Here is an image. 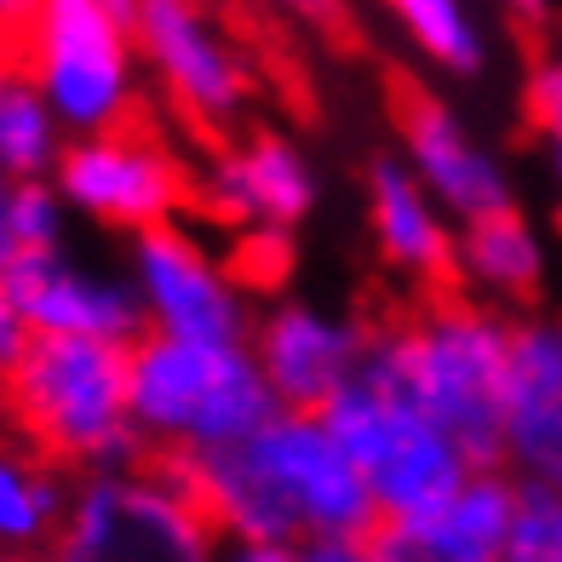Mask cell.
<instances>
[{
  "instance_id": "6da1fadb",
  "label": "cell",
  "mask_w": 562,
  "mask_h": 562,
  "mask_svg": "<svg viewBox=\"0 0 562 562\" xmlns=\"http://www.w3.org/2000/svg\"><path fill=\"white\" fill-rule=\"evenodd\" d=\"M184 476L218 540H276L311 551L334 540H373L379 528L362 476L322 414L276 407L247 442L195 459Z\"/></svg>"
},
{
  "instance_id": "7a4b0ae2",
  "label": "cell",
  "mask_w": 562,
  "mask_h": 562,
  "mask_svg": "<svg viewBox=\"0 0 562 562\" xmlns=\"http://www.w3.org/2000/svg\"><path fill=\"white\" fill-rule=\"evenodd\" d=\"M368 373L414 396L482 471L505 453V385H510V322L482 299H430L396 327L373 334Z\"/></svg>"
},
{
  "instance_id": "3957f363",
  "label": "cell",
  "mask_w": 562,
  "mask_h": 562,
  "mask_svg": "<svg viewBox=\"0 0 562 562\" xmlns=\"http://www.w3.org/2000/svg\"><path fill=\"white\" fill-rule=\"evenodd\" d=\"M0 419L69 476L133 465L144 453L133 419V350L98 339H30L0 379Z\"/></svg>"
},
{
  "instance_id": "277c9868",
  "label": "cell",
  "mask_w": 562,
  "mask_h": 562,
  "mask_svg": "<svg viewBox=\"0 0 562 562\" xmlns=\"http://www.w3.org/2000/svg\"><path fill=\"white\" fill-rule=\"evenodd\" d=\"M276 414L252 345L218 339H161L133 345V419L144 453L167 465H195L207 453L247 442Z\"/></svg>"
},
{
  "instance_id": "5b68a950",
  "label": "cell",
  "mask_w": 562,
  "mask_h": 562,
  "mask_svg": "<svg viewBox=\"0 0 562 562\" xmlns=\"http://www.w3.org/2000/svg\"><path fill=\"white\" fill-rule=\"evenodd\" d=\"M18 75L53 104L69 138L133 126L144 98L138 0H46L18 35Z\"/></svg>"
},
{
  "instance_id": "8992f818",
  "label": "cell",
  "mask_w": 562,
  "mask_h": 562,
  "mask_svg": "<svg viewBox=\"0 0 562 562\" xmlns=\"http://www.w3.org/2000/svg\"><path fill=\"white\" fill-rule=\"evenodd\" d=\"M218 528L207 522L184 465L133 459L121 471L75 476L69 517L53 562H213Z\"/></svg>"
},
{
  "instance_id": "52a82bcc",
  "label": "cell",
  "mask_w": 562,
  "mask_h": 562,
  "mask_svg": "<svg viewBox=\"0 0 562 562\" xmlns=\"http://www.w3.org/2000/svg\"><path fill=\"white\" fill-rule=\"evenodd\" d=\"M322 419L339 437V448L350 453L379 522L419 517V510L453 499L482 471L414 396H402L396 385H385L373 373L345 385L322 407Z\"/></svg>"
},
{
  "instance_id": "ba28073f",
  "label": "cell",
  "mask_w": 562,
  "mask_h": 562,
  "mask_svg": "<svg viewBox=\"0 0 562 562\" xmlns=\"http://www.w3.org/2000/svg\"><path fill=\"white\" fill-rule=\"evenodd\" d=\"M53 190L69 207V218L138 241L161 224H178V213L195 195V178L161 133L115 126V133L69 138Z\"/></svg>"
},
{
  "instance_id": "9c48e42d",
  "label": "cell",
  "mask_w": 562,
  "mask_h": 562,
  "mask_svg": "<svg viewBox=\"0 0 562 562\" xmlns=\"http://www.w3.org/2000/svg\"><path fill=\"white\" fill-rule=\"evenodd\" d=\"M138 53L172 115L224 133L252 110L259 69L207 0H138Z\"/></svg>"
},
{
  "instance_id": "30bf717a",
  "label": "cell",
  "mask_w": 562,
  "mask_h": 562,
  "mask_svg": "<svg viewBox=\"0 0 562 562\" xmlns=\"http://www.w3.org/2000/svg\"><path fill=\"white\" fill-rule=\"evenodd\" d=\"M126 276H133L138 311H144V334L218 339V345L252 339L259 311L247 299V276L184 218L126 241Z\"/></svg>"
},
{
  "instance_id": "8fae6325",
  "label": "cell",
  "mask_w": 562,
  "mask_h": 562,
  "mask_svg": "<svg viewBox=\"0 0 562 562\" xmlns=\"http://www.w3.org/2000/svg\"><path fill=\"white\" fill-rule=\"evenodd\" d=\"M195 201L247 247H276L316 213L322 178L288 133H247L213 149V161L195 172Z\"/></svg>"
},
{
  "instance_id": "7c38bea8",
  "label": "cell",
  "mask_w": 562,
  "mask_h": 562,
  "mask_svg": "<svg viewBox=\"0 0 562 562\" xmlns=\"http://www.w3.org/2000/svg\"><path fill=\"white\" fill-rule=\"evenodd\" d=\"M247 345L276 407L322 414L345 385L368 373L373 327H362L350 311H334L322 299H276L270 311H259Z\"/></svg>"
},
{
  "instance_id": "4fadbf2b",
  "label": "cell",
  "mask_w": 562,
  "mask_h": 562,
  "mask_svg": "<svg viewBox=\"0 0 562 562\" xmlns=\"http://www.w3.org/2000/svg\"><path fill=\"white\" fill-rule=\"evenodd\" d=\"M0 288H7L30 339H98L126 350L144 339V311L126 265H98L69 241L53 252H35Z\"/></svg>"
},
{
  "instance_id": "5bb4252c",
  "label": "cell",
  "mask_w": 562,
  "mask_h": 562,
  "mask_svg": "<svg viewBox=\"0 0 562 562\" xmlns=\"http://www.w3.org/2000/svg\"><path fill=\"white\" fill-rule=\"evenodd\" d=\"M396 138L402 161L419 184L442 201V213L465 229L476 218H494L505 207H517L510 195V172L499 161V149L459 115L448 98L437 92H407L396 110Z\"/></svg>"
},
{
  "instance_id": "9a60e30c",
  "label": "cell",
  "mask_w": 562,
  "mask_h": 562,
  "mask_svg": "<svg viewBox=\"0 0 562 562\" xmlns=\"http://www.w3.org/2000/svg\"><path fill=\"white\" fill-rule=\"evenodd\" d=\"M499 471L533 488H562V311H533L510 322Z\"/></svg>"
},
{
  "instance_id": "2e32d148",
  "label": "cell",
  "mask_w": 562,
  "mask_h": 562,
  "mask_svg": "<svg viewBox=\"0 0 562 562\" xmlns=\"http://www.w3.org/2000/svg\"><path fill=\"white\" fill-rule=\"evenodd\" d=\"M517 522V476L476 471L453 499L373 528L379 562H505Z\"/></svg>"
},
{
  "instance_id": "e0dca14e",
  "label": "cell",
  "mask_w": 562,
  "mask_h": 562,
  "mask_svg": "<svg viewBox=\"0 0 562 562\" xmlns=\"http://www.w3.org/2000/svg\"><path fill=\"white\" fill-rule=\"evenodd\" d=\"M368 229L373 252L391 276L414 288H442L459 270V224L442 213L402 156H379L368 167Z\"/></svg>"
},
{
  "instance_id": "ac0fdd59",
  "label": "cell",
  "mask_w": 562,
  "mask_h": 562,
  "mask_svg": "<svg viewBox=\"0 0 562 562\" xmlns=\"http://www.w3.org/2000/svg\"><path fill=\"white\" fill-rule=\"evenodd\" d=\"M75 476L0 419V562H53Z\"/></svg>"
},
{
  "instance_id": "d6986e66",
  "label": "cell",
  "mask_w": 562,
  "mask_h": 562,
  "mask_svg": "<svg viewBox=\"0 0 562 562\" xmlns=\"http://www.w3.org/2000/svg\"><path fill=\"white\" fill-rule=\"evenodd\" d=\"M459 281L482 304H517L533 299L546 281V236L522 218V207H505L494 218H476L459 229Z\"/></svg>"
},
{
  "instance_id": "ffe728a7",
  "label": "cell",
  "mask_w": 562,
  "mask_h": 562,
  "mask_svg": "<svg viewBox=\"0 0 562 562\" xmlns=\"http://www.w3.org/2000/svg\"><path fill=\"white\" fill-rule=\"evenodd\" d=\"M379 7L414 46V58H425L448 81H476L488 69V23L471 0H379Z\"/></svg>"
},
{
  "instance_id": "44dd1931",
  "label": "cell",
  "mask_w": 562,
  "mask_h": 562,
  "mask_svg": "<svg viewBox=\"0 0 562 562\" xmlns=\"http://www.w3.org/2000/svg\"><path fill=\"white\" fill-rule=\"evenodd\" d=\"M64 149H69L64 121L18 75V81L0 92V178H18V184H53Z\"/></svg>"
},
{
  "instance_id": "7402d4cb",
  "label": "cell",
  "mask_w": 562,
  "mask_h": 562,
  "mask_svg": "<svg viewBox=\"0 0 562 562\" xmlns=\"http://www.w3.org/2000/svg\"><path fill=\"white\" fill-rule=\"evenodd\" d=\"M69 241V207L53 184H18L0 178V281L23 270L35 252H53Z\"/></svg>"
},
{
  "instance_id": "603a6c76",
  "label": "cell",
  "mask_w": 562,
  "mask_h": 562,
  "mask_svg": "<svg viewBox=\"0 0 562 562\" xmlns=\"http://www.w3.org/2000/svg\"><path fill=\"white\" fill-rule=\"evenodd\" d=\"M505 562H562V488L517 482V522Z\"/></svg>"
},
{
  "instance_id": "cb8c5ba5",
  "label": "cell",
  "mask_w": 562,
  "mask_h": 562,
  "mask_svg": "<svg viewBox=\"0 0 562 562\" xmlns=\"http://www.w3.org/2000/svg\"><path fill=\"white\" fill-rule=\"evenodd\" d=\"M213 562H304L299 546H276V540H218Z\"/></svg>"
},
{
  "instance_id": "d4e9b609",
  "label": "cell",
  "mask_w": 562,
  "mask_h": 562,
  "mask_svg": "<svg viewBox=\"0 0 562 562\" xmlns=\"http://www.w3.org/2000/svg\"><path fill=\"white\" fill-rule=\"evenodd\" d=\"M276 12H288L293 23H311V30H327V23L345 18V0H270Z\"/></svg>"
},
{
  "instance_id": "484cf974",
  "label": "cell",
  "mask_w": 562,
  "mask_h": 562,
  "mask_svg": "<svg viewBox=\"0 0 562 562\" xmlns=\"http://www.w3.org/2000/svg\"><path fill=\"white\" fill-rule=\"evenodd\" d=\"M30 345V334H23V322H18V311H12V299H7V288H0V379L12 373V362H18V350Z\"/></svg>"
},
{
  "instance_id": "4316f807",
  "label": "cell",
  "mask_w": 562,
  "mask_h": 562,
  "mask_svg": "<svg viewBox=\"0 0 562 562\" xmlns=\"http://www.w3.org/2000/svg\"><path fill=\"white\" fill-rule=\"evenodd\" d=\"M304 562H379L373 540H334V546H311Z\"/></svg>"
},
{
  "instance_id": "83f0119b",
  "label": "cell",
  "mask_w": 562,
  "mask_h": 562,
  "mask_svg": "<svg viewBox=\"0 0 562 562\" xmlns=\"http://www.w3.org/2000/svg\"><path fill=\"white\" fill-rule=\"evenodd\" d=\"M41 7L46 0H0V41H18L41 18Z\"/></svg>"
},
{
  "instance_id": "f1b7e54d",
  "label": "cell",
  "mask_w": 562,
  "mask_h": 562,
  "mask_svg": "<svg viewBox=\"0 0 562 562\" xmlns=\"http://www.w3.org/2000/svg\"><path fill=\"white\" fill-rule=\"evenodd\" d=\"M505 12H517V18H528V23H540L546 12H551V0H499Z\"/></svg>"
},
{
  "instance_id": "f546056e",
  "label": "cell",
  "mask_w": 562,
  "mask_h": 562,
  "mask_svg": "<svg viewBox=\"0 0 562 562\" xmlns=\"http://www.w3.org/2000/svg\"><path fill=\"white\" fill-rule=\"evenodd\" d=\"M12 81H18V53H12V41H0V92Z\"/></svg>"
},
{
  "instance_id": "4dcf8cb0",
  "label": "cell",
  "mask_w": 562,
  "mask_h": 562,
  "mask_svg": "<svg viewBox=\"0 0 562 562\" xmlns=\"http://www.w3.org/2000/svg\"><path fill=\"white\" fill-rule=\"evenodd\" d=\"M546 144V167H551V184L562 190V138H540Z\"/></svg>"
},
{
  "instance_id": "1f68e13d",
  "label": "cell",
  "mask_w": 562,
  "mask_h": 562,
  "mask_svg": "<svg viewBox=\"0 0 562 562\" xmlns=\"http://www.w3.org/2000/svg\"><path fill=\"white\" fill-rule=\"evenodd\" d=\"M551 53H557V58H562V41H557V46H551Z\"/></svg>"
}]
</instances>
